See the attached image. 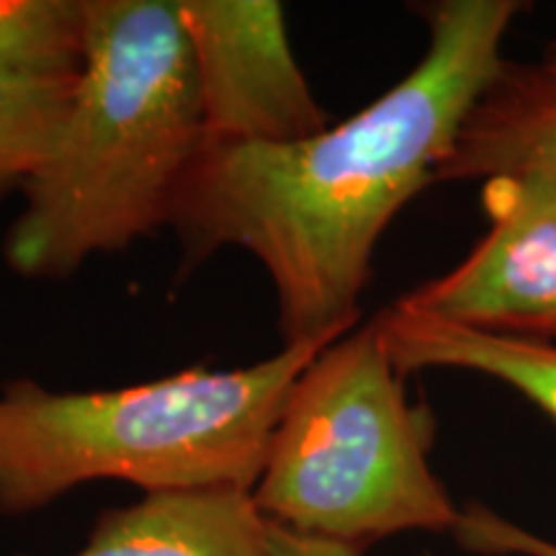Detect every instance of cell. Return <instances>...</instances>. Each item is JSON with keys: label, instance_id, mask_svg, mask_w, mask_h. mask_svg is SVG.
Listing matches in <instances>:
<instances>
[{"label": "cell", "instance_id": "cell-1", "mask_svg": "<svg viewBox=\"0 0 556 556\" xmlns=\"http://www.w3.org/2000/svg\"><path fill=\"white\" fill-rule=\"evenodd\" d=\"M523 9L420 5L426 54L351 119L287 144H204L168 222L186 258L253 255L274 283L283 345H330L356 330L381 235L438 180Z\"/></svg>", "mask_w": 556, "mask_h": 556}, {"label": "cell", "instance_id": "cell-2", "mask_svg": "<svg viewBox=\"0 0 556 556\" xmlns=\"http://www.w3.org/2000/svg\"><path fill=\"white\" fill-rule=\"evenodd\" d=\"M86 65L65 127L24 186L3 258L62 281L157 227L206 144L197 65L178 0H90Z\"/></svg>", "mask_w": 556, "mask_h": 556}, {"label": "cell", "instance_id": "cell-3", "mask_svg": "<svg viewBox=\"0 0 556 556\" xmlns=\"http://www.w3.org/2000/svg\"><path fill=\"white\" fill-rule=\"evenodd\" d=\"M325 345H283L245 368L193 366L148 384L52 392L0 384V516L45 510L75 486L119 479L150 492L258 484L299 374Z\"/></svg>", "mask_w": 556, "mask_h": 556}, {"label": "cell", "instance_id": "cell-4", "mask_svg": "<svg viewBox=\"0 0 556 556\" xmlns=\"http://www.w3.org/2000/svg\"><path fill=\"white\" fill-rule=\"evenodd\" d=\"M433 433L374 317L299 374L253 503L268 523L361 552L397 533H451L462 507L430 467Z\"/></svg>", "mask_w": 556, "mask_h": 556}, {"label": "cell", "instance_id": "cell-5", "mask_svg": "<svg viewBox=\"0 0 556 556\" xmlns=\"http://www.w3.org/2000/svg\"><path fill=\"white\" fill-rule=\"evenodd\" d=\"M490 229L448 274L400 299V307L507 338L556 340V176L484 180Z\"/></svg>", "mask_w": 556, "mask_h": 556}, {"label": "cell", "instance_id": "cell-6", "mask_svg": "<svg viewBox=\"0 0 556 556\" xmlns=\"http://www.w3.org/2000/svg\"><path fill=\"white\" fill-rule=\"evenodd\" d=\"M206 144H287L328 129L276 0H178Z\"/></svg>", "mask_w": 556, "mask_h": 556}, {"label": "cell", "instance_id": "cell-7", "mask_svg": "<svg viewBox=\"0 0 556 556\" xmlns=\"http://www.w3.org/2000/svg\"><path fill=\"white\" fill-rule=\"evenodd\" d=\"M73 556H268V520L240 486L150 492L103 513Z\"/></svg>", "mask_w": 556, "mask_h": 556}, {"label": "cell", "instance_id": "cell-8", "mask_svg": "<svg viewBox=\"0 0 556 556\" xmlns=\"http://www.w3.org/2000/svg\"><path fill=\"white\" fill-rule=\"evenodd\" d=\"M531 170L556 176V70L505 58L471 106L438 180Z\"/></svg>", "mask_w": 556, "mask_h": 556}, {"label": "cell", "instance_id": "cell-9", "mask_svg": "<svg viewBox=\"0 0 556 556\" xmlns=\"http://www.w3.org/2000/svg\"><path fill=\"white\" fill-rule=\"evenodd\" d=\"M389 356L402 374L464 368L516 389L556 422V343L507 338L417 315L400 304L377 317Z\"/></svg>", "mask_w": 556, "mask_h": 556}, {"label": "cell", "instance_id": "cell-10", "mask_svg": "<svg viewBox=\"0 0 556 556\" xmlns=\"http://www.w3.org/2000/svg\"><path fill=\"white\" fill-rule=\"evenodd\" d=\"M90 0H0V73L78 80L86 65Z\"/></svg>", "mask_w": 556, "mask_h": 556}, {"label": "cell", "instance_id": "cell-11", "mask_svg": "<svg viewBox=\"0 0 556 556\" xmlns=\"http://www.w3.org/2000/svg\"><path fill=\"white\" fill-rule=\"evenodd\" d=\"M78 80H31L0 73V201L24 191L65 127Z\"/></svg>", "mask_w": 556, "mask_h": 556}, {"label": "cell", "instance_id": "cell-12", "mask_svg": "<svg viewBox=\"0 0 556 556\" xmlns=\"http://www.w3.org/2000/svg\"><path fill=\"white\" fill-rule=\"evenodd\" d=\"M456 544L482 556H556V541L528 531L492 507L469 503L454 531Z\"/></svg>", "mask_w": 556, "mask_h": 556}, {"label": "cell", "instance_id": "cell-13", "mask_svg": "<svg viewBox=\"0 0 556 556\" xmlns=\"http://www.w3.org/2000/svg\"><path fill=\"white\" fill-rule=\"evenodd\" d=\"M268 556H364L361 548L299 536L287 528L268 523Z\"/></svg>", "mask_w": 556, "mask_h": 556}, {"label": "cell", "instance_id": "cell-14", "mask_svg": "<svg viewBox=\"0 0 556 556\" xmlns=\"http://www.w3.org/2000/svg\"><path fill=\"white\" fill-rule=\"evenodd\" d=\"M541 62L556 70V41H554V45L546 47V52H544V58H541Z\"/></svg>", "mask_w": 556, "mask_h": 556}]
</instances>
